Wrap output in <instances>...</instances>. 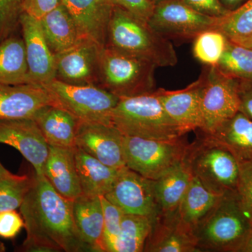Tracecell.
Masks as SVG:
<instances>
[{
    "label": "cell",
    "instance_id": "6da1fadb",
    "mask_svg": "<svg viewBox=\"0 0 252 252\" xmlns=\"http://www.w3.org/2000/svg\"><path fill=\"white\" fill-rule=\"evenodd\" d=\"M19 209L27 233L23 251L90 252L74 224L72 200L58 193L44 175L34 172Z\"/></svg>",
    "mask_w": 252,
    "mask_h": 252
},
{
    "label": "cell",
    "instance_id": "7a4b0ae2",
    "mask_svg": "<svg viewBox=\"0 0 252 252\" xmlns=\"http://www.w3.org/2000/svg\"><path fill=\"white\" fill-rule=\"evenodd\" d=\"M122 54L149 61L157 67H172L178 61L173 44L120 6H114L106 46Z\"/></svg>",
    "mask_w": 252,
    "mask_h": 252
},
{
    "label": "cell",
    "instance_id": "3957f363",
    "mask_svg": "<svg viewBox=\"0 0 252 252\" xmlns=\"http://www.w3.org/2000/svg\"><path fill=\"white\" fill-rule=\"evenodd\" d=\"M112 124L123 135L152 140H179L186 134L167 115L156 91L119 98Z\"/></svg>",
    "mask_w": 252,
    "mask_h": 252
},
{
    "label": "cell",
    "instance_id": "277c9868",
    "mask_svg": "<svg viewBox=\"0 0 252 252\" xmlns=\"http://www.w3.org/2000/svg\"><path fill=\"white\" fill-rule=\"evenodd\" d=\"M250 219L235 191L225 193L194 230L199 250L237 252L248 234Z\"/></svg>",
    "mask_w": 252,
    "mask_h": 252
},
{
    "label": "cell",
    "instance_id": "5b68a950",
    "mask_svg": "<svg viewBox=\"0 0 252 252\" xmlns=\"http://www.w3.org/2000/svg\"><path fill=\"white\" fill-rule=\"evenodd\" d=\"M157 67L147 60L104 46L99 52L98 86L119 98L152 92Z\"/></svg>",
    "mask_w": 252,
    "mask_h": 252
},
{
    "label": "cell",
    "instance_id": "8992f818",
    "mask_svg": "<svg viewBox=\"0 0 252 252\" xmlns=\"http://www.w3.org/2000/svg\"><path fill=\"white\" fill-rule=\"evenodd\" d=\"M184 160L192 175L213 193L225 195L235 191L238 160L206 134L200 140L189 144Z\"/></svg>",
    "mask_w": 252,
    "mask_h": 252
},
{
    "label": "cell",
    "instance_id": "52a82bcc",
    "mask_svg": "<svg viewBox=\"0 0 252 252\" xmlns=\"http://www.w3.org/2000/svg\"><path fill=\"white\" fill-rule=\"evenodd\" d=\"M42 86L55 105L65 109L79 122L112 124L113 109L119 97L97 85H74L57 79Z\"/></svg>",
    "mask_w": 252,
    "mask_h": 252
},
{
    "label": "cell",
    "instance_id": "ba28073f",
    "mask_svg": "<svg viewBox=\"0 0 252 252\" xmlns=\"http://www.w3.org/2000/svg\"><path fill=\"white\" fill-rule=\"evenodd\" d=\"M188 145L181 138L158 140L124 135L126 165L145 178L157 180L183 161Z\"/></svg>",
    "mask_w": 252,
    "mask_h": 252
},
{
    "label": "cell",
    "instance_id": "9c48e42d",
    "mask_svg": "<svg viewBox=\"0 0 252 252\" xmlns=\"http://www.w3.org/2000/svg\"><path fill=\"white\" fill-rule=\"evenodd\" d=\"M202 132L210 135L240 110V79L225 75L216 66L204 70Z\"/></svg>",
    "mask_w": 252,
    "mask_h": 252
},
{
    "label": "cell",
    "instance_id": "30bf717a",
    "mask_svg": "<svg viewBox=\"0 0 252 252\" xmlns=\"http://www.w3.org/2000/svg\"><path fill=\"white\" fill-rule=\"evenodd\" d=\"M220 18L200 14L182 0H167L154 6L147 23L167 39L187 40L204 31L216 29Z\"/></svg>",
    "mask_w": 252,
    "mask_h": 252
},
{
    "label": "cell",
    "instance_id": "8fae6325",
    "mask_svg": "<svg viewBox=\"0 0 252 252\" xmlns=\"http://www.w3.org/2000/svg\"><path fill=\"white\" fill-rule=\"evenodd\" d=\"M104 197L126 215H141L155 220L160 217L154 180L145 178L127 166L120 169L112 189Z\"/></svg>",
    "mask_w": 252,
    "mask_h": 252
},
{
    "label": "cell",
    "instance_id": "7c38bea8",
    "mask_svg": "<svg viewBox=\"0 0 252 252\" xmlns=\"http://www.w3.org/2000/svg\"><path fill=\"white\" fill-rule=\"evenodd\" d=\"M76 147L108 166H126L124 135L113 125L79 122Z\"/></svg>",
    "mask_w": 252,
    "mask_h": 252
},
{
    "label": "cell",
    "instance_id": "4fadbf2b",
    "mask_svg": "<svg viewBox=\"0 0 252 252\" xmlns=\"http://www.w3.org/2000/svg\"><path fill=\"white\" fill-rule=\"evenodd\" d=\"M20 28L31 84L44 85L54 80L56 77V56L46 41L40 21L23 13L20 19Z\"/></svg>",
    "mask_w": 252,
    "mask_h": 252
},
{
    "label": "cell",
    "instance_id": "5bb4252c",
    "mask_svg": "<svg viewBox=\"0 0 252 252\" xmlns=\"http://www.w3.org/2000/svg\"><path fill=\"white\" fill-rule=\"evenodd\" d=\"M0 144L14 147L32 165L36 175H44L49 144L34 119L0 120Z\"/></svg>",
    "mask_w": 252,
    "mask_h": 252
},
{
    "label": "cell",
    "instance_id": "9a60e30c",
    "mask_svg": "<svg viewBox=\"0 0 252 252\" xmlns=\"http://www.w3.org/2000/svg\"><path fill=\"white\" fill-rule=\"evenodd\" d=\"M102 47L82 39L70 49L55 55L56 77L74 85L98 86L99 56Z\"/></svg>",
    "mask_w": 252,
    "mask_h": 252
},
{
    "label": "cell",
    "instance_id": "2e32d148",
    "mask_svg": "<svg viewBox=\"0 0 252 252\" xmlns=\"http://www.w3.org/2000/svg\"><path fill=\"white\" fill-rule=\"evenodd\" d=\"M204 84L205 74L203 72L198 80L185 89L156 91L167 115L185 133L196 129L200 130L203 126L201 102Z\"/></svg>",
    "mask_w": 252,
    "mask_h": 252
},
{
    "label": "cell",
    "instance_id": "e0dca14e",
    "mask_svg": "<svg viewBox=\"0 0 252 252\" xmlns=\"http://www.w3.org/2000/svg\"><path fill=\"white\" fill-rule=\"evenodd\" d=\"M61 2L72 16L81 37L104 47L114 6L112 1L61 0Z\"/></svg>",
    "mask_w": 252,
    "mask_h": 252
},
{
    "label": "cell",
    "instance_id": "ac0fdd59",
    "mask_svg": "<svg viewBox=\"0 0 252 252\" xmlns=\"http://www.w3.org/2000/svg\"><path fill=\"white\" fill-rule=\"evenodd\" d=\"M47 105L55 104L42 86L0 83V120L32 119L39 109Z\"/></svg>",
    "mask_w": 252,
    "mask_h": 252
},
{
    "label": "cell",
    "instance_id": "d6986e66",
    "mask_svg": "<svg viewBox=\"0 0 252 252\" xmlns=\"http://www.w3.org/2000/svg\"><path fill=\"white\" fill-rule=\"evenodd\" d=\"M144 251L195 252L200 250L193 230L184 225L174 214L158 217L147 239Z\"/></svg>",
    "mask_w": 252,
    "mask_h": 252
},
{
    "label": "cell",
    "instance_id": "ffe728a7",
    "mask_svg": "<svg viewBox=\"0 0 252 252\" xmlns=\"http://www.w3.org/2000/svg\"><path fill=\"white\" fill-rule=\"evenodd\" d=\"M74 148L49 146L44 166V175L50 184L69 200L83 194L74 161Z\"/></svg>",
    "mask_w": 252,
    "mask_h": 252
},
{
    "label": "cell",
    "instance_id": "44dd1931",
    "mask_svg": "<svg viewBox=\"0 0 252 252\" xmlns=\"http://www.w3.org/2000/svg\"><path fill=\"white\" fill-rule=\"evenodd\" d=\"M73 218L79 236L90 252H104V215L100 197L81 195L72 200Z\"/></svg>",
    "mask_w": 252,
    "mask_h": 252
},
{
    "label": "cell",
    "instance_id": "7402d4cb",
    "mask_svg": "<svg viewBox=\"0 0 252 252\" xmlns=\"http://www.w3.org/2000/svg\"><path fill=\"white\" fill-rule=\"evenodd\" d=\"M49 146L74 148L79 121L65 109L47 105L32 118Z\"/></svg>",
    "mask_w": 252,
    "mask_h": 252
},
{
    "label": "cell",
    "instance_id": "603a6c76",
    "mask_svg": "<svg viewBox=\"0 0 252 252\" xmlns=\"http://www.w3.org/2000/svg\"><path fill=\"white\" fill-rule=\"evenodd\" d=\"M73 151L82 193L104 196L112 189L122 167L108 166L77 147Z\"/></svg>",
    "mask_w": 252,
    "mask_h": 252
},
{
    "label": "cell",
    "instance_id": "cb8c5ba5",
    "mask_svg": "<svg viewBox=\"0 0 252 252\" xmlns=\"http://www.w3.org/2000/svg\"><path fill=\"white\" fill-rule=\"evenodd\" d=\"M206 135L233 154L238 162L252 159V119L243 112L240 111L215 132Z\"/></svg>",
    "mask_w": 252,
    "mask_h": 252
},
{
    "label": "cell",
    "instance_id": "d4e9b609",
    "mask_svg": "<svg viewBox=\"0 0 252 252\" xmlns=\"http://www.w3.org/2000/svg\"><path fill=\"white\" fill-rule=\"evenodd\" d=\"M192 177L191 172L183 160L154 180L160 216H170L176 213Z\"/></svg>",
    "mask_w": 252,
    "mask_h": 252
},
{
    "label": "cell",
    "instance_id": "484cf974",
    "mask_svg": "<svg viewBox=\"0 0 252 252\" xmlns=\"http://www.w3.org/2000/svg\"><path fill=\"white\" fill-rule=\"evenodd\" d=\"M223 195L213 193L193 176L176 212V216L184 225L194 232Z\"/></svg>",
    "mask_w": 252,
    "mask_h": 252
},
{
    "label": "cell",
    "instance_id": "4316f807",
    "mask_svg": "<svg viewBox=\"0 0 252 252\" xmlns=\"http://www.w3.org/2000/svg\"><path fill=\"white\" fill-rule=\"evenodd\" d=\"M39 21L46 41L55 55L85 39L81 37L74 19L62 3Z\"/></svg>",
    "mask_w": 252,
    "mask_h": 252
},
{
    "label": "cell",
    "instance_id": "83f0119b",
    "mask_svg": "<svg viewBox=\"0 0 252 252\" xmlns=\"http://www.w3.org/2000/svg\"><path fill=\"white\" fill-rule=\"evenodd\" d=\"M0 83L31 84L24 41L16 33L0 43Z\"/></svg>",
    "mask_w": 252,
    "mask_h": 252
},
{
    "label": "cell",
    "instance_id": "f1b7e54d",
    "mask_svg": "<svg viewBox=\"0 0 252 252\" xmlns=\"http://www.w3.org/2000/svg\"><path fill=\"white\" fill-rule=\"evenodd\" d=\"M157 220L152 217L124 214L115 252H144Z\"/></svg>",
    "mask_w": 252,
    "mask_h": 252
},
{
    "label": "cell",
    "instance_id": "f546056e",
    "mask_svg": "<svg viewBox=\"0 0 252 252\" xmlns=\"http://www.w3.org/2000/svg\"><path fill=\"white\" fill-rule=\"evenodd\" d=\"M216 67L229 77L241 80L252 79V50L228 39Z\"/></svg>",
    "mask_w": 252,
    "mask_h": 252
},
{
    "label": "cell",
    "instance_id": "4dcf8cb0",
    "mask_svg": "<svg viewBox=\"0 0 252 252\" xmlns=\"http://www.w3.org/2000/svg\"><path fill=\"white\" fill-rule=\"evenodd\" d=\"M228 40L226 36L218 30L204 31L193 39V56L206 66H217Z\"/></svg>",
    "mask_w": 252,
    "mask_h": 252
},
{
    "label": "cell",
    "instance_id": "1f68e13d",
    "mask_svg": "<svg viewBox=\"0 0 252 252\" xmlns=\"http://www.w3.org/2000/svg\"><path fill=\"white\" fill-rule=\"evenodd\" d=\"M33 184V177L11 173L0 179V212L16 210L24 201Z\"/></svg>",
    "mask_w": 252,
    "mask_h": 252
},
{
    "label": "cell",
    "instance_id": "d6a6232c",
    "mask_svg": "<svg viewBox=\"0 0 252 252\" xmlns=\"http://www.w3.org/2000/svg\"><path fill=\"white\" fill-rule=\"evenodd\" d=\"M228 39L248 35L252 33V0H249L238 9L220 18L216 28Z\"/></svg>",
    "mask_w": 252,
    "mask_h": 252
},
{
    "label": "cell",
    "instance_id": "836d02e7",
    "mask_svg": "<svg viewBox=\"0 0 252 252\" xmlns=\"http://www.w3.org/2000/svg\"><path fill=\"white\" fill-rule=\"evenodd\" d=\"M103 209L104 225L102 244L104 252H115L116 245L120 234L124 212L104 196H100Z\"/></svg>",
    "mask_w": 252,
    "mask_h": 252
},
{
    "label": "cell",
    "instance_id": "e575fe53",
    "mask_svg": "<svg viewBox=\"0 0 252 252\" xmlns=\"http://www.w3.org/2000/svg\"><path fill=\"white\" fill-rule=\"evenodd\" d=\"M24 0H0V43L20 28Z\"/></svg>",
    "mask_w": 252,
    "mask_h": 252
},
{
    "label": "cell",
    "instance_id": "d590c367",
    "mask_svg": "<svg viewBox=\"0 0 252 252\" xmlns=\"http://www.w3.org/2000/svg\"><path fill=\"white\" fill-rule=\"evenodd\" d=\"M235 193L244 211L252 217V159L239 162Z\"/></svg>",
    "mask_w": 252,
    "mask_h": 252
},
{
    "label": "cell",
    "instance_id": "8d00e7d4",
    "mask_svg": "<svg viewBox=\"0 0 252 252\" xmlns=\"http://www.w3.org/2000/svg\"><path fill=\"white\" fill-rule=\"evenodd\" d=\"M24 226L22 216L16 210L0 212V238H16Z\"/></svg>",
    "mask_w": 252,
    "mask_h": 252
},
{
    "label": "cell",
    "instance_id": "74e56055",
    "mask_svg": "<svg viewBox=\"0 0 252 252\" xmlns=\"http://www.w3.org/2000/svg\"><path fill=\"white\" fill-rule=\"evenodd\" d=\"M114 6H120L136 17L148 22L154 5L149 0H111Z\"/></svg>",
    "mask_w": 252,
    "mask_h": 252
},
{
    "label": "cell",
    "instance_id": "f35d334b",
    "mask_svg": "<svg viewBox=\"0 0 252 252\" xmlns=\"http://www.w3.org/2000/svg\"><path fill=\"white\" fill-rule=\"evenodd\" d=\"M200 14L215 18H222L230 11L225 9L219 0H182Z\"/></svg>",
    "mask_w": 252,
    "mask_h": 252
},
{
    "label": "cell",
    "instance_id": "ab89813d",
    "mask_svg": "<svg viewBox=\"0 0 252 252\" xmlns=\"http://www.w3.org/2000/svg\"><path fill=\"white\" fill-rule=\"evenodd\" d=\"M61 3V0H24L23 13L40 20Z\"/></svg>",
    "mask_w": 252,
    "mask_h": 252
},
{
    "label": "cell",
    "instance_id": "60d3db41",
    "mask_svg": "<svg viewBox=\"0 0 252 252\" xmlns=\"http://www.w3.org/2000/svg\"><path fill=\"white\" fill-rule=\"evenodd\" d=\"M240 112L252 119V79H240Z\"/></svg>",
    "mask_w": 252,
    "mask_h": 252
},
{
    "label": "cell",
    "instance_id": "b9f144b4",
    "mask_svg": "<svg viewBox=\"0 0 252 252\" xmlns=\"http://www.w3.org/2000/svg\"><path fill=\"white\" fill-rule=\"evenodd\" d=\"M237 252H252V217L250 219V228L243 243Z\"/></svg>",
    "mask_w": 252,
    "mask_h": 252
},
{
    "label": "cell",
    "instance_id": "7bdbcfd3",
    "mask_svg": "<svg viewBox=\"0 0 252 252\" xmlns=\"http://www.w3.org/2000/svg\"><path fill=\"white\" fill-rule=\"evenodd\" d=\"M220 4L228 10V11H233L243 6L249 0H219Z\"/></svg>",
    "mask_w": 252,
    "mask_h": 252
},
{
    "label": "cell",
    "instance_id": "ee69618b",
    "mask_svg": "<svg viewBox=\"0 0 252 252\" xmlns=\"http://www.w3.org/2000/svg\"><path fill=\"white\" fill-rule=\"evenodd\" d=\"M235 44L243 46L244 47L252 50V33L248 35L242 36V37L235 38V39H229Z\"/></svg>",
    "mask_w": 252,
    "mask_h": 252
},
{
    "label": "cell",
    "instance_id": "f6af8a7d",
    "mask_svg": "<svg viewBox=\"0 0 252 252\" xmlns=\"http://www.w3.org/2000/svg\"><path fill=\"white\" fill-rule=\"evenodd\" d=\"M11 172L8 171L6 168L0 162V179L2 177H6V176L11 175Z\"/></svg>",
    "mask_w": 252,
    "mask_h": 252
},
{
    "label": "cell",
    "instance_id": "bcb514c9",
    "mask_svg": "<svg viewBox=\"0 0 252 252\" xmlns=\"http://www.w3.org/2000/svg\"><path fill=\"white\" fill-rule=\"evenodd\" d=\"M149 1H150L151 2H152V4L155 6V5L159 4V3L162 2V1H167V0H149Z\"/></svg>",
    "mask_w": 252,
    "mask_h": 252
},
{
    "label": "cell",
    "instance_id": "7dc6e473",
    "mask_svg": "<svg viewBox=\"0 0 252 252\" xmlns=\"http://www.w3.org/2000/svg\"><path fill=\"white\" fill-rule=\"evenodd\" d=\"M6 251V248H5L4 243L0 241V252H4Z\"/></svg>",
    "mask_w": 252,
    "mask_h": 252
}]
</instances>
